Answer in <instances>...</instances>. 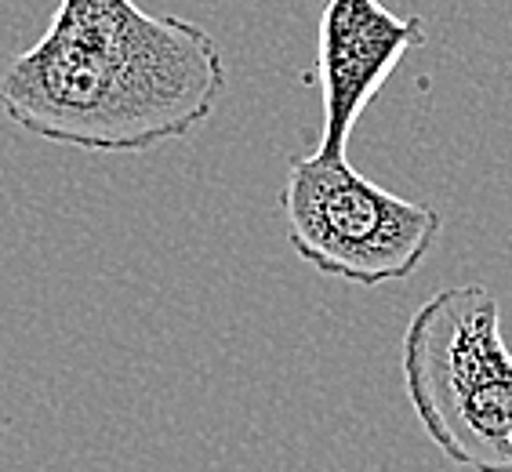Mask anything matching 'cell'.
Segmentation results:
<instances>
[{
	"label": "cell",
	"instance_id": "obj_1",
	"mask_svg": "<svg viewBox=\"0 0 512 472\" xmlns=\"http://www.w3.org/2000/svg\"><path fill=\"white\" fill-rule=\"evenodd\" d=\"M226 59L200 22L135 0H62L48 33L0 73V109L26 135L84 153H149L211 120Z\"/></svg>",
	"mask_w": 512,
	"mask_h": 472
},
{
	"label": "cell",
	"instance_id": "obj_2",
	"mask_svg": "<svg viewBox=\"0 0 512 472\" xmlns=\"http://www.w3.org/2000/svg\"><path fill=\"white\" fill-rule=\"evenodd\" d=\"M407 400L425 436L465 472H512V349L487 284L425 298L400 338Z\"/></svg>",
	"mask_w": 512,
	"mask_h": 472
},
{
	"label": "cell",
	"instance_id": "obj_3",
	"mask_svg": "<svg viewBox=\"0 0 512 472\" xmlns=\"http://www.w3.org/2000/svg\"><path fill=\"white\" fill-rule=\"evenodd\" d=\"M280 211L298 258L356 287L414 276L444 229L436 207L396 197L345 157L324 153L291 160Z\"/></svg>",
	"mask_w": 512,
	"mask_h": 472
},
{
	"label": "cell",
	"instance_id": "obj_4",
	"mask_svg": "<svg viewBox=\"0 0 512 472\" xmlns=\"http://www.w3.org/2000/svg\"><path fill=\"white\" fill-rule=\"evenodd\" d=\"M422 15H396L382 0H324L316 26V77H320V149L345 157L356 120L364 117L382 84L414 48L425 44Z\"/></svg>",
	"mask_w": 512,
	"mask_h": 472
}]
</instances>
